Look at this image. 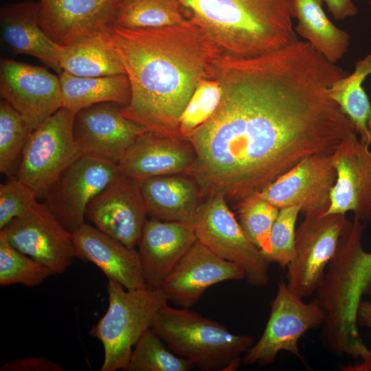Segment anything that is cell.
I'll return each mask as SVG.
<instances>
[{
	"mask_svg": "<svg viewBox=\"0 0 371 371\" xmlns=\"http://www.w3.org/2000/svg\"><path fill=\"white\" fill-rule=\"evenodd\" d=\"M348 74L299 40L261 56L221 60V102L187 137L205 196L221 193L236 206L303 159L333 154L355 132L328 93Z\"/></svg>",
	"mask_w": 371,
	"mask_h": 371,
	"instance_id": "cell-1",
	"label": "cell"
},
{
	"mask_svg": "<svg viewBox=\"0 0 371 371\" xmlns=\"http://www.w3.org/2000/svg\"><path fill=\"white\" fill-rule=\"evenodd\" d=\"M106 34L131 87L122 114L149 131L181 136V115L199 82L216 76L219 51L191 20L157 28L111 24Z\"/></svg>",
	"mask_w": 371,
	"mask_h": 371,
	"instance_id": "cell-2",
	"label": "cell"
},
{
	"mask_svg": "<svg viewBox=\"0 0 371 371\" xmlns=\"http://www.w3.org/2000/svg\"><path fill=\"white\" fill-rule=\"evenodd\" d=\"M221 60L261 56L298 41L293 0H179Z\"/></svg>",
	"mask_w": 371,
	"mask_h": 371,
	"instance_id": "cell-3",
	"label": "cell"
},
{
	"mask_svg": "<svg viewBox=\"0 0 371 371\" xmlns=\"http://www.w3.org/2000/svg\"><path fill=\"white\" fill-rule=\"evenodd\" d=\"M151 329L173 353L204 371L236 368L240 355L254 342L251 335L233 334L189 308L168 303L157 313Z\"/></svg>",
	"mask_w": 371,
	"mask_h": 371,
	"instance_id": "cell-4",
	"label": "cell"
},
{
	"mask_svg": "<svg viewBox=\"0 0 371 371\" xmlns=\"http://www.w3.org/2000/svg\"><path fill=\"white\" fill-rule=\"evenodd\" d=\"M107 292L108 309L89 335L99 339L104 348L100 370H124L133 347L151 328L157 313L168 301L161 288L127 290L113 280H108Z\"/></svg>",
	"mask_w": 371,
	"mask_h": 371,
	"instance_id": "cell-5",
	"label": "cell"
},
{
	"mask_svg": "<svg viewBox=\"0 0 371 371\" xmlns=\"http://www.w3.org/2000/svg\"><path fill=\"white\" fill-rule=\"evenodd\" d=\"M74 115L60 108L32 131L23 148L16 178L45 199L63 172L81 154L73 135Z\"/></svg>",
	"mask_w": 371,
	"mask_h": 371,
	"instance_id": "cell-6",
	"label": "cell"
},
{
	"mask_svg": "<svg viewBox=\"0 0 371 371\" xmlns=\"http://www.w3.org/2000/svg\"><path fill=\"white\" fill-rule=\"evenodd\" d=\"M194 223L197 240L221 258L240 265L251 286H266L269 262L245 236L221 193L205 196Z\"/></svg>",
	"mask_w": 371,
	"mask_h": 371,
	"instance_id": "cell-7",
	"label": "cell"
},
{
	"mask_svg": "<svg viewBox=\"0 0 371 371\" xmlns=\"http://www.w3.org/2000/svg\"><path fill=\"white\" fill-rule=\"evenodd\" d=\"M346 214H307L295 231V254L286 283L301 298L315 293L341 237L352 226Z\"/></svg>",
	"mask_w": 371,
	"mask_h": 371,
	"instance_id": "cell-8",
	"label": "cell"
},
{
	"mask_svg": "<svg viewBox=\"0 0 371 371\" xmlns=\"http://www.w3.org/2000/svg\"><path fill=\"white\" fill-rule=\"evenodd\" d=\"M324 314L313 298L306 303L293 293L280 279L275 297L271 301V312L259 340L246 352L247 365L272 363L280 351H287L303 360L298 340L309 330L322 326Z\"/></svg>",
	"mask_w": 371,
	"mask_h": 371,
	"instance_id": "cell-9",
	"label": "cell"
},
{
	"mask_svg": "<svg viewBox=\"0 0 371 371\" xmlns=\"http://www.w3.org/2000/svg\"><path fill=\"white\" fill-rule=\"evenodd\" d=\"M120 172L117 164L95 157L81 156L56 180L43 203L72 234L85 223L90 201Z\"/></svg>",
	"mask_w": 371,
	"mask_h": 371,
	"instance_id": "cell-10",
	"label": "cell"
},
{
	"mask_svg": "<svg viewBox=\"0 0 371 371\" xmlns=\"http://www.w3.org/2000/svg\"><path fill=\"white\" fill-rule=\"evenodd\" d=\"M0 95L32 131L63 106L58 75L43 67L9 58L0 61Z\"/></svg>",
	"mask_w": 371,
	"mask_h": 371,
	"instance_id": "cell-11",
	"label": "cell"
},
{
	"mask_svg": "<svg viewBox=\"0 0 371 371\" xmlns=\"http://www.w3.org/2000/svg\"><path fill=\"white\" fill-rule=\"evenodd\" d=\"M337 171L332 154L308 156L257 194L278 208L299 206L300 212L324 214L330 204Z\"/></svg>",
	"mask_w": 371,
	"mask_h": 371,
	"instance_id": "cell-12",
	"label": "cell"
},
{
	"mask_svg": "<svg viewBox=\"0 0 371 371\" xmlns=\"http://www.w3.org/2000/svg\"><path fill=\"white\" fill-rule=\"evenodd\" d=\"M0 230L15 249L50 268L55 274L64 273L75 257L72 234L44 203L36 201L26 213Z\"/></svg>",
	"mask_w": 371,
	"mask_h": 371,
	"instance_id": "cell-13",
	"label": "cell"
},
{
	"mask_svg": "<svg viewBox=\"0 0 371 371\" xmlns=\"http://www.w3.org/2000/svg\"><path fill=\"white\" fill-rule=\"evenodd\" d=\"M122 106L115 102H101L74 115L73 135L82 156L117 164L128 148L149 131L124 117L121 113Z\"/></svg>",
	"mask_w": 371,
	"mask_h": 371,
	"instance_id": "cell-14",
	"label": "cell"
},
{
	"mask_svg": "<svg viewBox=\"0 0 371 371\" xmlns=\"http://www.w3.org/2000/svg\"><path fill=\"white\" fill-rule=\"evenodd\" d=\"M353 132L346 136L332 154L337 180L330 204L324 214L352 212L354 218L371 224V151Z\"/></svg>",
	"mask_w": 371,
	"mask_h": 371,
	"instance_id": "cell-15",
	"label": "cell"
},
{
	"mask_svg": "<svg viewBox=\"0 0 371 371\" xmlns=\"http://www.w3.org/2000/svg\"><path fill=\"white\" fill-rule=\"evenodd\" d=\"M147 215L139 183L120 172L90 201L85 216L102 232L135 249Z\"/></svg>",
	"mask_w": 371,
	"mask_h": 371,
	"instance_id": "cell-16",
	"label": "cell"
},
{
	"mask_svg": "<svg viewBox=\"0 0 371 371\" xmlns=\"http://www.w3.org/2000/svg\"><path fill=\"white\" fill-rule=\"evenodd\" d=\"M243 280L245 273L240 265L221 258L197 240L167 276L161 289L168 301L190 308L214 284Z\"/></svg>",
	"mask_w": 371,
	"mask_h": 371,
	"instance_id": "cell-17",
	"label": "cell"
},
{
	"mask_svg": "<svg viewBox=\"0 0 371 371\" xmlns=\"http://www.w3.org/2000/svg\"><path fill=\"white\" fill-rule=\"evenodd\" d=\"M120 0H39L38 20L59 46L70 45L104 32L114 21Z\"/></svg>",
	"mask_w": 371,
	"mask_h": 371,
	"instance_id": "cell-18",
	"label": "cell"
},
{
	"mask_svg": "<svg viewBox=\"0 0 371 371\" xmlns=\"http://www.w3.org/2000/svg\"><path fill=\"white\" fill-rule=\"evenodd\" d=\"M197 159L188 137L147 131L117 164L120 172L139 183L156 176L192 173Z\"/></svg>",
	"mask_w": 371,
	"mask_h": 371,
	"instance_id": "cell-19",
	"label": "cell"
},
{
	"mask_svg": "<svg viewBox=\"0 0 371 371\" xmlns=\"http://www.w3.org/2000/svg\"><path fill=\"white\" fill-rule=\"evenodd\" d=\"M196 240L192 224L147 219L137 244L146 286L160 289L169 273Z\"/></svg>",
	"mask_w": 371,
	"mask_h": 371,
	"instance_id": "cell-20",
	"label": "cell"
},
{
	"mask_svg": "<svg viewBox=\"0 0 371 371\" xmlns=\"http://www.w3.org/2000/svg\"><path fill=\"white\" fill-rule=\"evenodd\" d=\"M74 256L98 266L127 290L146 288L137 251L85 223L72 233Z\"/></svg>",
	"mask_w": 371,
	"mask_h": 371,
	"instance_id": "cell-21",
	"label": "cell"
},
{
	"mask_svg": "<svg viewBox=\"0 0 371 371\" xmlns=\"http://www.w3.org/2000/svg\"><path fill=\"white\" fill-rule=\"evenodd\" d=\"M138 183L150 218L194 225L205 194L192 173L156 176Z\"/></svg>",
	"mask_w": 371,
	"mask_h": 371,
	"instance_id": "cell-22",
	"label": "cell"
},
{
	"mask_svg": "<svg viewBox=\"0 0 371 371\" xmlns=\"http://www.w3.org/2000/svg\"><path fill=\"white\" fill-rule=\"evenodd\" d=\"M38 1H25L8 3L0 10L1 38L9 48L17 54L34 56L58 74L60 46L41 30L38 20Z\"/></svg>",
	"mask_w": 371,
	"mask_h": 371,
	"instance_id": "cell-23",
	"label": "cell"
},
{
	"mask_svg": "<svg viewBox=\"0 0 371 371\" xmlns=\"http://www.w3.org/2000/svg\"><path fill=\"white\" fill-rule=\"evenodd\" d=\"M322 5V0H293V18L297 20L295 31L335 64L347 52L350 36L332 23Z\"/></svg>",
	"mask_w": 371,
	"mask_h": 371,
	"instance_id": "cell-24",
	"label": "cell"
},
{
	"mask_svg": "<svg viewBox=\"0 0 371 371\" xmlns=\"http://www.w3.org/2000/svg\"><path fill=\"white\" fill-rule=\"evenodd\" d=\"M58 75L63 107L74 115L101 102H115L123 106L129 102L131 87L126 74L80 77L62 71Z\"/></svg>",
	"mask_w": 371,
	"mask_h": 371,
	"instance_id": "cell-25",
	"label": "cell"
},
{
	"mask_svg": "<svg viewBox=\"0 0 371 371\" xmlns=\"http://www.w3.org/2000/svg\"><path fill=\"white\" fill-rule=\"evenodd\" d=\"M62 71L80 77L126 74L124 66L110 44L106 30L80 42L60 46Z\"/></svg>",
	"mask_w": 371,
	"mask_h": 371,
	"instance_id": "cell-26",
	"label": "cell"
},
{
	"mask_svg": "<svg viewBox=\"0 0 371 371\" xmlns=\"http://www.w3.org/2000/svg\"><path fill=\"white\" fill-rule=\"evenodd\" d=\"M371 74V52L355 64L352 74L336 80L330 86V98L354 126L361 142L371 144V104L363 88V82Z\"/></svg>",
	"mask_w": 371,
	"mask_h": 371,
	"instance_id": "cell-27",
	"label": "cell"
},
{
	"mask_svg": "<svg viewBox=\"0 0 371 371\" xmlns=\"http://www.w3.org/2000/svg\"><path fill=\"white\" fill-rule=\"evenodd\" d=\"M188 20L179 0H120L112 24L126 29L157 28Z\"/></svg>",
	"mask_w": 371,
	"mask_h": 371,
	"instance_id": "cell-28",
	"label": "cell"
},
{
	"mask_svg": "<svg viewBox=\"0 0 371 371\" xmlns=\"http://www.w3.org/2000/svg\"><path fill=\"white\" fill-rule=\"evenodd\" d=\"M194 366L168 349L151 328L135 345L126 371H190Z\"/></svg>",
	"mask_w": 371,
	"mask_h": 371,
	"instance_id": "cell-29",
	"label": "cell"
},
{
	"mask_svg": "<svg viewBox=\"0 0 371 371\" xmlns=\"http://www.w3.org/2000/svg\"><path fill=\"white\" fill-rule=\"evenodd\" d=\"M56 275L47 266L15 249L0 230V285L21 284L36 286Z\"/></svg>",
	"mask_w": 371,
	"mask_h": 371,
	"instance_id": "cell-30",
	"label": "cell"
},
{
	"mask_svg": "<svg viewBox=\"0 0 371 371\" xmlns=\"http://www.w3.org/2000/svg\"><path fill=\"white\" fill-rule=\"evenodd\" d=\"M236 209L245 236L266 258L271 252L270 234L279 208L256 193L239 203Z\"/></svg>",
	"mask_w": 371,
	"mask_h": 371,
	"instance_id": "cell-31",
	"label": "cell"
},
{
	"mask_svg": "<svg viewBox=\"0 0 371 371\" xmlns=\"http://www.w3.org/2000/svg\"><path fill=\"white\" fill-rule=\"evenodd\" d=\"M32 131L5 100L0 102V172L10 175Z\"/></svg>",
	"mask_w": 371,
	"mask_h": 371,
	"instance_id": "cell-32",
	"label": "cell"
},
{
	"mask_svg": "<svg viewBox=\"0 0 371 371\" xmlns=\"http://www.w3.org/2000/svg\"><path fill=\"white\" fill-rule=\"evenodd\" d=\"M223 96V87L216 78L201 80L194 89L179 122L181 136L187 137L206 122L218 108Z\"/></svg>",
	"mask_w": 371,
	"mask_h": 371,
	"instance_id": "cell-33",
	"label": "cell"
},
{
	"mask_svg": "<svg viewBox=\"0 0 371 371\" xmlns=\"http://www.w3.org/2000/svg\"><path fill=\"white\" fill-rule=\"evenodd\" d=\"M300 212L299 206H288L279 209L270 234L271 252L266 257L269 263H276L284 268L293 258L295 223Z\"/></svg>",
	"mask_w": 371,
	"mask_h": 371,
	"instance_id": "cell-34",
	"label": "cell"
},
{
	"mask_svg": "<svg viewBox=\"0 0 371 371\" xmlns=\"http://www.w3.org/2000/svg\"><path fill=\"white\" fill-rule=\"evenodd\" d=\"M38 199L34 191L19 181L10 177L0 186V229L14 218L26 213Z\"/></svg>",
	"mask_w": 371,
	"mask_h": 371,
	"instance_id": "cell-35",
	"label": "cell"
},
{
	"mask_svg": "<svg viewBox=\"0 0 371 371\" xmlns=\"http://www.w3.org/2000/svg\"><path fill=\"white\" fill-rule=\"evenodd\" d=\"M1 371H63V368L45 357H23L10 360L0 368Z\"/></svg>",
	"mask_w": 371,
	"mask_h": 371,
	"instance_id": "cell-36",
	"label": "cell"
},
{
	"mask_svg": "<svg viewBox=\"0 0 371 371\" xmlns=\"http://www.w3.org/2000/svg\"><path fill=\"white\" fill-rule=\"evenodd\" d=\"M328 11L335 20H344L358 14V8L352 0H322Z\"/></svg>",
	"mask_w": 371,
	"mask_h": 371,
	"instance_id": "cell-37",
	"label": "cell"
},
{
	"mask_svg": "<svg viewBox=\"0 0 371 371\" xmlns=\"http://www.w3.org/2000/svg\"><path fill=\"white\" fill-rule=\"evenodd\" d=\"M357 323L371 328V302L361 300L357 310Z\"/></svg>",
	"mask_w": 371,
	"mask_h": 371,
	"instance_id": "cell-38",
	"label": "cell"
},
{
	"mask_svg": "<svg viewBox=\"0 0 371 371\" xmlns=\"http://www.w3.org/2000/svg\"><path fill=\"white\" fill-rule=\"evenodd\" d=\"M363 260L366 268L371 273V253L365 251L363 255ZM368 293H371V286L368 291Z\"/></svg>",
	"mask_w": 371,
	"mask_h": 371,
	"instance_id": "cell-39",
	"label": "cell"
},
{
	"mask_svg": "<svg viewBox=\"0 0 371 371\" xmlns=\"http://www.w3.org/2000/svg\"><path fill=\"white\" fill-rule=\"evenodd\" d=\"M368 1V3H369V5H370L371 7V0H366Z\"/></svg>",
	"mask_w": 371,
	"mask_h": 371,
	"instance_id": "cell-40",
	"label": "cell"
}]
</instances>
